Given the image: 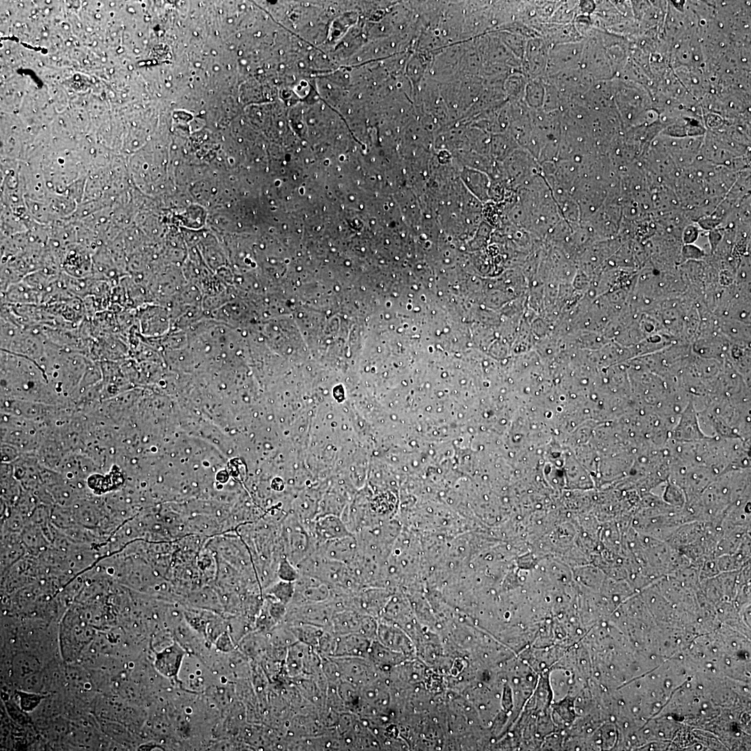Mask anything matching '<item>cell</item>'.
<instances>
[{"label":"cell","mask_w":751,"mask_h":751,"mask_svg":"<svg viewBox=\"0 0 751 751\" xmlns=\"http://www.w3.org/2000/svg\"><path fill=\"white\" fill-rule=\"evenodd\" d=\"M1 396L58 405L63 403L35 361L1 350Z\"/></svg>","instance_id":"obj_1"},{"label":"cell","mask_w":751,"mask_h":751,"mask_svg":"<svg viewBox=\"0 0 751 751\" xmlns=\"http://www.w3.org/2000/svg\"><path fill=\"white\" fill-rule=\"evenodd\" d=\"M281 537L284 556L296 567L315 550L312 533L292 513L282 521Z\"/></svg>","instance_id":"obj_2"},{"label":"cell","mask_w":751,"mask_h":751,"mask_svg":"<svg viewBox=\"0 0 751 751\" xmlns=\"http://www.w3.org/2000/svg\"><path fill=\"white\" fill-rule=\"evenodd\" d=\"M502 163L507 183L515 191L541 174L538 160L523 147L515 150Z\"/></svg>","instance_id":"obj_3"},{"label":"cell","mask_w":751,"mask_h":751,"mask_svg":"<svg viewBox=\"0 0 751 751\" xmlns=\"http://www.w3.org/2000/svg\"><path fill=\"white\" fill-rule=\"evenodd\" d=\"M334 611L330 600L321 603L289 604L282 622L288 624H307L330 631L331 618Z\"/></svg>","instance_id":"obj_4"},{"label":"cell","mask_w":751,"mask_h":751,"mask_svg":"<svg viewBox=\"0 0 751 751\" xmlns=\"http://www.w3.org/2000/svg\"><path fill=\"white\" fill-rule=\"evenodd\" d=\"M584 40L551 46L548 53L544 76H549L563 71L579 67Z\"/></svg>","instance_id":"obj_5"},{"label":"cell","mask_w":751,"mask_h":751,"mask_svg":"<svg viewBox=\"0 0 751 751\" xmlns=\"http://www.w3.org/2000/svg\"><path fill=\"white\" fill-rule=\"evenodd\" d=\"M544 76L570 100L581 99L592 85V79L580 67Z\"/></svg>","instance_id":"obj_6"},{"label":"cell","mask_w":751,"mask_h":751,"mask_svg":"<svg viewBox=\"0 0 751 751\" xmlns=\"http://www.w3.org/2000/svg\"><path fill=\"white\" fill-rule=\"evenodd\" d=\"M549 45L540 36L527 40L521 71L528 79L544 76L547 65Z\"/></svg>","instance_id":"obj_7"},{"label":"cell","mask_w":751,"mask_h":751,"mask_svg":"<svg viewBox=\"0 0 751 751\" xmlns=\"http://www.w3.org/2000/svg\"><path fill=\"white\" fill-rule=\"evenodd\" d=\"M295 583V592L289 604L321 603L330 600L333 588L327 583L310 576L299 574Z\"/></svg>","instance_id":"obj_8"},{"label":"cell","mask_w":751,"mask_h":751,"mask_svg":"<svg viewBox=\"0 0 751 751\" xmlns=\"http://www.w3.org/2000/svg\"><path fill=\"white\" fill-rule=\"evenodd\" d=\"M314 552L332 560L344 564L353 561L360 553L355 535L316 543Z\"/></svg>","instance_id":"obj_9"},{"label":"cell","mask_w":751,"mask_h":751,"mask_svg":"<svg viewBox=\"0 0 751 751\" xmlns=\"http://www.w3.org/2000/svg\"><path fill=\"white\" fill-rule=\"evenodd\" d=\"M705 437L699 426L697 411L690 400L671 430L669 439L677 442L687 443Z\"/></svg>","instance_id":"obj_10"},{"label":"cell","mask_w":751,"mask_h":751,"mask_svg":"<svg viewBox=\"0 0 751 751\" xmlns=\"http://www.w3.org/2000/svg\"><path fill=\"white\" fill-rule=\"evenodd\" d=\"M138 321L141 334L146 337L164 334L170 327L169 312L159 305H147L140 309Z\"/></svg>","instance_id":"obj_11"},{"label":"cell","mask_w":751,"mask_h":751,"mask_svg":"<svg viewBox=\"0 0 751 751\" xmlns=\"http://www.w3.org/2000/svg\"><path fill=\"white\" fill-rule=\"evenodd\" d=\"M311 533L316 543L339 539L352 534L339 516L327 515L314 521Z\"/></svg>","instance_id":"obj_12"},{"label":"cell","mask_w":751,"mask_h":751,"mask_svg":"<svg viewBox=\"0 0 751 751\" xmlns=\"http://www.w3.org/2000/svg\"><path fill=\"white\" fill-rule=\"evenodd\" d=\"M185 656V651L179 645L174 643L156 655L155 667L168 678L177 677Z\"/></svg>","instance_id":"obj_13"},{"label":"cell","mask_w":751,"mask_h":751,"mask_svg":"<svg viewBox=\"0 0 751 751\" xmlns=\"http://www.w3.org/2000/svg\"><path fill=\"white\" fill-rule=\"evenodd\" d=\"M369 638L357 633L337 636L334 657H361L369 652Z\"/></svg>","instance_id":"obj_14"},{"label":"cell","mask_w":751,"mask_h":751,"mask_svg":"<svg viewBox=\"0 0 751 751\" xmlns=\"http://www.w3.org/2000/svg\"><path fill=\"white\" fill-rule=\"evenodd\" d=\"M363 615L350 608L334 612L331 618L330 631L336 636L358 633Z\"/></svg>","instance_id":"obj_15"},{"label":"cell","mask_w":751,"mask_h":751,"mask_svg":"<svg viewBox=\"0 0 751 751\" xmlns=\"http://www.w3.org/2000/svg\"><path fill=\"white\" fill-rule=\"evenodd\" d=\"M462 177L469 192L482 203L490 201L491 179L485 172L466 168Z\"/></svg>","instance_id":"obj_16"},{"label":"cell","mask_w":751,"mask_h":751,"mask_svg":"<svg viewBox=\"0 0 751 751\" xmlns=\"http://www.w3.org/2000/svg\"><path fill=\"white\" fill-rule=\"evenodd\" d=\"M583 168L569 159H558L555 161V170L552 175L555 179L571 195L580 180Z\"/></svg>","instance_id":"obj_17"},{"label":"cell","mask_w":751,"mask_h":751,"mask_svg":"<svg viewBox=\"0 0 751 751\" xmlns=\"http://www.w3.org/2000/svg\"><path fill=\"white\" fill-rule=\"evenodd\" d=\"M519 147H521L508 132L492 134L490 156L496 161L502 162Z\"/></svg>","instance_id":"obj_18"},{"label":"cell","mask_w":751,"mask_h":751,"mask_svg":"<svg viewBox=\"0 0 751 751\" xmlns=\"http://www.w3.org/2000/svg\"><path fill=\"white\" fill-rule=\"evenodd\" d=\"M719 326L722 334L733 339L735 345L748 347L750 340V324L725 318L719 322Z\"/></svg>","instance_id":"obj_19"},{"label":"cell","mask_w":751,"mask_h":751,"mask_svg":"<svg viewBox=\"0 0 751 751\" xmlns=\"http://www.w3.org/2000/svg\"><path fill=\"white\" fill-rule=\"evenodd\" d=\"M528 80L521 70H513L508 74L503 83V90L508 100L510 102L523 101Z\"/></svg>","instance_id":"obj_20"},{"label":"cell","mask_w":751,"mask_h":751,"mask_svg":"<svg viewBox=\"0 0 751 751\" xmlns=\"http://www.w3.org/2000/svg\"><path fill=\"white\" fill-rule=\"evenodd\" d=\"M545 86L542 77L529 79L524 91L523 101L531 110L542 108Z\"/></svg>","instance_id":"obj_21"},{"label":"cell","mask_w":751,"mask_h":751,"mask_svg":"<svg viewBox=\"0 0 751 751\" xmlns=\"http://www.w3.org/2000/svg\"><path fill=\"white\" fill-rule=\"evenodd\" d=\"M298 641L316 647L319 638L326 629L307 624H288Z\"/></svg>","instance_id":"obj_22"},{"label":"cell","mask_w":751,"mask_h":751,"mask_svg":"<svg viewBox=\"0 0 751 751\" xmlns=\"http://www.w3.org/2000/svg\"><path fill=\"white\" fill-rule=\"evenodd\" d=\"M294 592V582L277 579L263 590V595L288 606L293 599Z\"/></svg>","instance_id":"obj_23"},{"label":"cell","mask_w":751,"mask_h":751,"mask_svg":"<svg viewBox=\"0 0 751 751\" xmlns=\"http://www.w3.org/2000/svg\"><path fill=\"white\" fill-rule=\"evenodd\" d=\"M661 498L665 503L677 509H681L686 503L683 490L668 480L664 483Z\"/></svg>","instance_id":"obj_24"},{"label":"cell","mask_w":751,"mask_h":751,"mask_svg":"<svg viewBox=\"0 0 751 751\" xmlns=\"http://www.w3.org/2000/svg\"><path fill=\"white\" fill-rule=\"evenodd\" d=\"M299 571L284 556L279 561L277 576L280 580L295 582L299 576Z\"/></svg>","instance_id":"obj_25"}]
</instances>
